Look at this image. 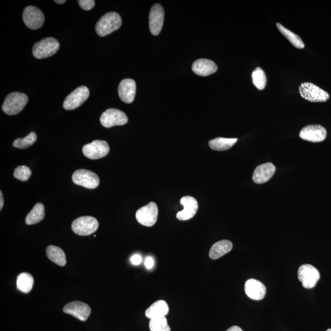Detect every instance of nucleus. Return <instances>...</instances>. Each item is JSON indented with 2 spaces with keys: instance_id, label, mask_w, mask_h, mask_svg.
I'll list each match as a JSON object with an SVG mask.
<instances>
[{
  "instance_id": "nucleus-22",
  "label": "nucleus",
  "mask_w": 331,
  "mask_h": 331,
  "mask_svg": "<svg viewBox=\"0 0 331 331\" xmlns=\"http://www.w3.org/2000/svg\"><path fill=\"white\" fill-rule=\"evenodd\" d=\"M232 248V242L228 240H222L215 243L210 248L209 257L217 260L230 252Z\"/></svg>"
},
{
  "instance_id": "nucleus-26",
  "label": "nucleus",
  "mask_w": 331,
  "mask_h": 331,
  "mask_svg": "<svg viewBox=\"0 0 331 331\" xmlns=\"http://www.w3.org/2000/svg\"><path fill=\"white\" fill-rule=\"evenodd\" d=\"M16 284L17 289L19 291L24 293H29L31 292L33 287V277L29 273H21L17 276Z\"/></svg>"
},
{
  "instance_id": "nucleus-12",
  "label": "nucleus",
  "mask_w": 331,
  "mask_h": 331,
  "mask_svg": "<svg viewBox=\"0 0 331 331\" xmlns=\"http://www.w3.org/2000/svg\"><path fill=\"white\" fill-rule=\"evenodd\" d=\"M23 20L30 29L37 30L43 26L45 18L43 12L38 7L30 6L24 9Z\"/></svg>"
},
{
  "instance_id": "nucleus-33",
  "label": "nucleus",
  "mask_w": 331,
  "mask_h": 331,
  "mask_svg": "<svg viewBox=\"0 0 331 331\" xmlns=\"http://www.w3.org/2000/svg\"><path fill=\"white\" fill-rule=\"evenodd\" d=\"M154 265V260L151 257H148L145 260V266L147 269H151Z\"/></svg>"
},
{
  "instance_id": "nucleus-32",
  "label": "nucleus",
  "mask_w": 331,
  "mask_h": 331,
  "mask_svg": "<svg viewBox=\"0 0 331 331\" xmlns=\"http://www.w3.org/2000/svg\"><path fill=\"white\" fill-rule=\"evenodd\" d=\"M78 2L81 8L85 11H89L94 8L95 4L94 0H79Z\"/></svg>"
},
{
  "instance_id": "nucleus-6",
  "label": "nucleus",
  "mask_w": 331,
  "mask_h": 331,
  "mask_svg": "<svg viewBox=\"0 0 331 331\" xmlns=\"http://www.w3.org/2000/svg\"><path fill=\"white\" fill-rule=\"evenodd\" d=\"M72 180L75 184L88 189H96L99 184V178L97 174L86 169L76 170L72 175Z\"/></svg>"
},
{
  "instance_id": "nucleus-15",
  "label": "nucleus",
  "mask_w": 331,
  "mask_h": 331,
  "mask_svg": "<svg viewBox=\"0 0 331 331\" xmlns=\"http://www.w3.org/2000/svg\"><path fill=\"white\" fill-rule=\"evenodd\" d=\"M64 312L66 314L74 316L82 322H85L89 318L92 310L87 303L74 301L67 303L64 308Z\"/></svg>"
},
{
  "instance_id": "nucleus-27",
  "label": "nucleus",
  "mask_w": 331,
  "mask_h": 331,
  "mask_svg": "<svg viewBox=\"0 0 331 331\" xmlns=\"http://www.w3.org/2000/svg\"><path fill=\"white\" fill-rule=\"evenodd\" d=\"M276 26H277V29L279 30L281 33L293 44V46H294V47H297L298 49H301L304 48L305 44L303 43L301 38L298 35L290 31V30L286 29L285 27H283L280 23H277Z\"/></svg>"
},
{
  "instance_id": "nucleus-34",
  "label": "nucleus",
  "mask_w": 331,
  "mask_h": 331,
  "mask_svg": "<svg viewBox=\"0 0 331 331\" xmlns=\"http://www.w3.org/2000/svg\"><path fill=\"white\" fill-rule=\"evenodd\" d=\"M130 261H131V262H132V265H139L142 262L141 256H140L139 255H138V254L134 255L131 258V259H130Z\"/></svg>"
},
{
  "instance_id": "nucleus-20",
  "label": "nucleus",
  "mask_w": 331,
  "mask_h": 331,
  "mask_svg": "<svg viewBox=\"0 0 331 331\" xmlns=\"http://www.w3.org/2000/svg\"><path fill=\"white\" fill-rule=\"evenodd\" d=\"M217 65L212 60L201 59L196 60L192 65L193 71L199 76H208L217 71Z\"/></svg>"
},
{
  "instance_id": "nucleus-31",
  "label": "nucleus",
  "mask_w": 331,
  "mask_h": 331,
  "mask_svg": "<svg viewBox=\"0 0 331 331\" xmlns=\"http://www.w3.org/2000/svg\"><path fill=\"white\" fill-rule=\"evenodd\" d=\"M32 175L31 170L26 166H20L16 168L14 172V176L21 181H27Z\"/></svg>"
},
{
  "instance_id": "nucleus-21",
  "label": "nucleus",
  "mask_w": 331,
  "mask_h": 331,
  "mask_svg": "<svg viewBox=\"0 0 331 331\" xmlns=\"http://www.w3.org/2000/svg\"><path fill=\"white\" fill-rule=\"evenodd\" d=\"M169 308L164 300H158L150 305L145 311V316L150 320L166 317L169 313Z\"/></svg>"
},
{
  "instance_id": "nucleus-7",
  "label": "nucleus",
  "mask_w": 331,
  "mask_h": 331,
  "mask_svg": "<svg viewBox=\"0 0 331 331\" xmlns=\"http://www.w3.org/2000/svg\"><path fill=\"white\" fill-rule=\"evenodd\" d=\"M110 150L108 143L105 140H95L82 148L83 154L88 159L98 160L106 157Z\"/></svg>"
},
{
  "instance_id": "nucleus-29",
  "label": "nucleus",
  "mask_w": 331,
  "mask_h": 331,
  "mask_svg": "<svg viewBox=\"0 0 331 331\" xmlns=\"http://www.w3.org/2000/svg\"><path fill=\"white\" fill-rule=\"evenodd\" d=\"M37 140V135L34 132H30L24 138H18L14 140L13 146L18 149H24L32 146Z\"/></svg>"
},
{
  "instance_id": "nucleus-14",
  "label": "nucleus",
  "mask_w": 331,
  "mask_h": 331,
  "mask_svg": "<svg viewBox=\"0 0 331 331\" xmlns=\"http://www.w3.org/2000/svg\"><path fill=\"white\" fill-rule=\"evenodd\" d=\"M165 11L160 4H154L150 11L149 28L151 33L157 36L161 32L164 26Z\"/></svg>"
},
{
  "instance_id": "nucleus-18",
  "label": "nucleus",
  "mask_w": 331,
  "mask_h": 331,
  "mask_svg": "<svg viewBox=\"0 0 331 331\" xmlns=\"http://www.w3.org/2000/svg\"><path fill=\"white\" fill-rule=\"evenodd\" d=\"M276 167L271 163H267L258 166L253 174V182L257 184H262L269 181L274 175Z\"/></svg>"
},
{
  "instance_id": "nucleus-37",
  "label": "nucleus",
  "mask_w": 331,
  "mask_h": 331,
  "mask_svg": "<svg viewBox=\"0 0 331 331\" xmlns=\"http://www.w3.org/2000/svg\"><path fill=\"white\" fill-rule=\"evenodd\" d=\"M54 1L57 2V4H64L65 2H66L65 0H62V1H60V0H55Z\"/></svg>"
},
{
  "instance_id": "nucleus-25",
  "label": "nucleus",
  "mask_w": 331,
  "mask_h": 331,
  "mask_svg": "<svg viewBox=\"0 0 331 331\" xmlns=\"http://www.w3.org/2000/svg\"><path fill=\"white\" fill-rule=\"evenodd\" d=\"M44 217V205L42 203H37L27 215L26 219V224L29 225L36 224L43 220Z\"/></svg>"
},
{
  "instance_id": "nucleus-13",
  "label": "nucleus",
  "mask_w": 331,
  "mask_h": 331,
  "mask_svg": "<svg viewBox=\"0 0 331 331\" xmlns=\"http://www.w3.org/2000/svg\"><path fill=\"white\" fill-rule=\"evenodd\" d=\"M327 136V130L320 125H307L303 128L299 133L301 139L312 142H322Z\"/></svg>"
},
{
  "instance_id": "nucleus-5",
  "label": "nucleus",
  "mask_w": 331,
  "mask_h": 331,
  "mask_svg": "<svg viewBox=\"0 0 331 331\" xmlns=\"http://www.w3.org/2000/svg\"><path fill=\"white\" fill-rule=\"evenodd\" d=\"M72 230L79 235H89L96 232L99 227V223L95 218L83 216L77 218L72 223Z\"/></svg>"
},
{
  "instance_id": "nucleus-24",
  "label": "nucleus",
  "mask_w": 331,
  "mask_h": 331,
  "mask_svg": "<svg viewBox=\"0 0 331 331\" xmlns=\"http://www.w3.org/2000/svg\"><path fill=\"white\" fill-rule=\"evenodd\" d=\"M237 138L217 137L210 140L209 145L210 149L216 151H225L230 149L237 142Z\"/></svg>"
},
{
  "instance_id": "nucleus-1",
  "label": "nucleus",
  "mask_w": 331,
  "mask_h": 331,
  "mask_svg": "<svg viewBox=\"0 0 331 331\" xmlns=\"http://www.w3.org/2000/svg\"><path fill=\"white\" fill-rule=\"evenodd\" d=\"M122 24V18L117 12H108L97 22L95 30L99 36L104 37L119 29Z\"/></svg>"
},
{
  "instance_id": "nucleus-3",
  "label": "nucleus",
  "mask_w": 331,
  "mask_h": 331,
  "mask_svg": "<svg viewBox=\"0 0 331 331\" xmlns=\"http://www.w3.org/2000/svg\"><path fill=\"white\" fill-rule=\"evenodd\" d=\"M299 92L303 99L310 102H326L330 99V95L328 92L311 82L302 83L300 85Z\"/></svg>"
},
{
  "instance_id": "nucleus-11",
  "label": "nucleus",
  "mask_w": 331,
  "mask_h": 331,
  "mask_svg": "<svg viewBox=\"0 0 331 331\" xmlns=\"http://www.w3.org/2000/svg\"><path fill=\"white\" fill-rule=\"evenodd\" d=\"M298 278L302 283V286L307 289L315 287L320 280L319 271L310 265H303L298 269Z\"/></svg>"
},
{
  "instance_id": "nucleus-30",
  "label": "nucleus",
  "mask_w": 331,
  "mask_h": 331,
  "mask_svg": "<svg viewBox=\"0 0 331 331\" xmlns=\"http://www.w3.org/2000/svg\"><path fill=\"white\" fill-rule=\"evenodd\" d=\"M149 328L150 331H170L166 317L150 320Z\"/></svg>"
},
{
  "instance_id": "nucleus-2",
  "label": "nucleus",
  "mask_w": 331,
  "mask_h": 331,
  "mask_svg": "<svg viewBox=\"0 0 331 331\" xmlns=\"http://www.w3.org/2000/svg\"><path fill=\"white\" fill-rule=\"evenodd\" d=\"M29 101V98L23 93L12 92L7 95L2 109L9 115L18 114L24 109Z\"/></svg>"
},
{
  "instance_id": "nucleus-10",
  "label": "nucleus",
  "mask_w": 331,
  "mask_h": 331,
  "mask_svg": "<svg viewBox=\"0 0 331 331\" xmlns=\"http://www.w3.org/2000/svg\"><path fill=\"white\" fill-rule=\"evenodd\" d=\"M90 91L85 86L77 88L66 98L64 102V107L67 110L78 108L89 99Z\"/></svg>"
},
{
  "instance_id": "nucleus-16",
  "label": "nucleus",
  "mask_w": 331,
  "mask_h": 331,
  "mask_svg": "<svg viewBox=\"0 0 331 331\" xmlns=\"http://www.w3.org/2000/svg\"><path fill=\"white\" fill-rule=\"evenodd\" d=\"M180 202L184 206V209L177 213L176 215L177 219L185 221L192 219L197 214L198 209L197 199L190 196H185L180 199Z\"/></svg>"
},
{
  "instance_id": "nucleus-4",
  "label": "nucleus",
  "mask_w": 331,
  "mask_h": 331,
  "mask_svg": "<svg viewBox=\"0 0 331 331\" xmlns=\"http://www.w3.org/2000/svg\"><path fill=\"white\" fill-rule=\"evenodd\" d=\"M60 43L53 37H46L35 43L33 48V55L37 59H46L57 53Z\"/></svg>"
},
{
  "instance_id": "nucleus-36",
  "label": "nucleus",
  "mask_w": 331,
  "mask_h": 331,
  "mask_svg": "<svg viewBox=\"0 0 331 331\" xmlns=\"http://www.w3.org/2000/svg\"><path fill=\"white\" fill-rule=\"evenodd\" d=\"M4 204L3 196H2V192H0V210H1Z\"/></svg>"
},
{
  "instance_id": "nucleus-23",
  "label": "nucleus",
  "mask_w": 331,
  "mask_h": 331,
  "mask_svg": "<svg viewBox=\"0 0 331 331\" xmlns=\"http://www.w3.org/2000/svg\"><path fill=\"white\" fill-rule=\"evenodd\" d=\"M47 257L51 262L60 266H64L66 264V258L64 250L59 247L49 245L46 249Z\"/></svg>"
},
{
  "instance_id": "nucleus-9",
  "label": "nucleus",
  "mask_w": 331,
  "mask_h": 331,
  "mask_svg": "<svg viewBox=\"0 0 331 331\" xmlns=\"http://www.w3.org/2000/svg\"><path fill=\"white\" fill-rule=\"evenodd\" d=\"M129 119L124 112L116 109H108L102 113L100 117V122L102 126L111 128L127 124Z\"/></svg>"
},
{
  "instance_id": "nucleus-8",
  "label": "nucleus",
  "mask_w": 331,
  "mask_h": 331,
  "mask_svg": "<svg viewBox=\"0 0 331 331\" xmlns=\"http://www.w3.org/2000/svg\"><path fill=\"white\" fill-rule=\"evenodd\" d=\"M159 209L156 203L150 202L145 206L140 208L136 213L137 222L145 227H150L157 222Z\"/></svg>"
},
{
  "instance_id": "nucleus-38",
  "label": "nucleus",
  "mask_w": 331,
  "mask_h": 331,
  "mask_svg": "<svg viewBox=\"0 0 331 331\" xmlns=\"http://www.w3.org/2000/svg\"><path fill=\"white\" fill-rule=\"evenodd\" d=\"M327 331H331V329L328 330Z\"/></svg>"
},
{
  "instance_id": "nucleus-17",
  "label": "nucleus",
  "mask_w": 331,
  "mask_h": 331,
  "mask_svg": "<svg viewBox=\"0 0 331 331\" xmlns=\"http://www.w3.org/2000/svg\"><path fill=\"white\" fill-rule=\"evenodd\" d=\"M136 90V82L131 79H125L120 83L118 92L123 102L130 104L134 101Z\"/></svg>"
},
{
  "instance_id": "nucleus-35",
  "label": "nucleus",
  "mask_w": 331,
  "mask_h": 331,
  "mask_svg": "<svg viewBox=\"0 0 331 331\" xmlns=\"http://www.w3.org/2000/svg\"><path fill=\"white\" fill-rule=\"evenodd\" d=\"M227 331H243L240 327H237V326H234V327L230 328L229 329H228Z\"/></svg>"
},
{
  "instance_id": "nucleus-19",
  "label": "nucleus",
  "mask_w": 331,
  "mask_h": 331,
  "mask_svg": "<svg viewBox=\"0 0 331 331\" xmlns=\"http://www.w3.org/2000/svg\"><path fill=\"white\" fill-rule=\"evenodd\" d=\"M245 292L250 299L260 300L265 298L266 288L263 283L252 278L245 282Z\"/></svg>"
},
{
  "instance_id": "nucleus-28",
  "label": "nucleus",
  "mask_w": 331,
  "mask_h": 331,
  "mask_svg": "<svg viewBox=\"0 0 331 331\" xmlns=\"http://www.w3.org/2000/svg\"><path fill=\"white\" fill-rule=\"evenodd\" d=\"M252 77L253 84L258 90H262L265 89L267 83L266 76L261 67H258L253 71Z\"/></svg>"
}]
</instances>
